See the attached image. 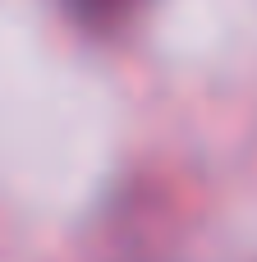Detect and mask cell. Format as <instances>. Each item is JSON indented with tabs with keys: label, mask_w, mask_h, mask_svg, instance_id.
Masks as SVG:
<instances>
[{
	"label": "cell",
	"mask_w": 257,
	"mask_h": 262,
	"mask_svg": "<svg viewBox=\"0 0 257 262\" xmlns=\"http://www.w3.org/2000/svg\"><path fill=\"white\" fill-rule=\"evenodd\" d=\"M83 28H115V23H124L143 0H60Z\"/></svg>",
	"instance_id": "obj_1"
}]
</instances>
